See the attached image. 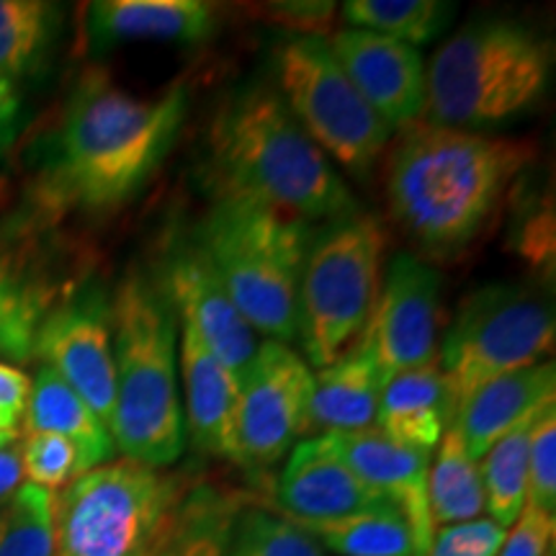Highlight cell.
<instances>
[{"label":"cell","mask_w":556,"mask_h":556,"mask_svg":"<svg viewBox=\"0 0 556 556\" xmlns=\"http://www.w3.org/2000/svg\"><path fill=\"white\" fill-rule=\"evenodd\" d=\"M186 109L184 88L139 99L103 75L83 78L45 155L41 201L86 214L124 206L170 152Z\"/></svg>","instance_id":"1"},{"label":"cell","mask_w":556,"mask_h":556,"mask_svg":"<svg viewBox=\"0 0 556 556\" xmlns=\"http://www.w3.org/2000/svg\"><path fill=\"white\" fill-rule=\"evenodd\" d=\"M533 155L526 139L413 124L389 152V206L409 238L451 253L482 232Z\"/></svg>","instance_id":"2"},{"label":"cell","mask_w":556,"mask_h":556,"mask_svg":"<svg viewBox=\"0 0 556 556\" xmlns=\"http://www.w3.org/2000/svg\"><path fill=\"white\" fill-rule=\"evenodd\" d=\"M214 197H238L315 222L358 212L330 157L299 127L281 96L248 86L222 103L208 129Z\"/></svg>","instance_id":"3"},{"label":"cell","mask_w":556,"mask_h":556,"mask_svg":"<svg viewBox=\"0 0 556 556\" xmlns=\"http://www.w3.org/2000/svg\"><path fill=\"white\" fill-rule=\"evenodd\" d=\"M176 328L157 278L129 266L111 296L116 400L109 433L116 454L152 469L176 464L186 446Z\"/></svg>","instance_id":"4"},{"label":"cell","mask_w":556,"mask_h":556,"mask_svg":"<svg viewBox=\"0 0 556 556\" xmlns=\"http://www.w3.org/2000/svg\"><path fill=\"white\" fill-rule=\"evenodd\" d=\"M312 238L307 222L238 197H214L197 227V248L258 336L291 345L296 299Z\"/></svg>","instance_id":"5"},{"label":"cell","mask_w":556,"mask_h":556,"mask_svg":"<svg viewBox=\"0 0 556 556\" xmlns=\"http://www.w3.org/2000/svg\"><path fill=\"white\" fill-rule=\"evenodd\" d=\"M548 73L552 52L531 29L513 21H479L430 60L426 111L438 127H495L539 103Z\"/></svg>","instance_id":"6"},{"label":"cell","mask_w":556,"mask_h":556,"mask_svg":"<svg viewBox=\"0 0 556 556\" xmlns=\"http://www.w3.org/2000/svg\"><path fill=\"white\" fill-rule=\"evenodd\" d=\"M189 486L129 458L86 471L54 497V556H152Z\"/></svg>","instance_id":"7"},{"label":"cell","mask_w":556,"mask_h":556,"mask_svg":"<svg viewBox=\"0 0 556 556\" xmlns=\"http://www.w3.org/2000/svg\"><path fill=\"white\" fill-rule=\"evenodd\" d=\"M384 245V229L361 208L312 229L296 299V340L309 366H330L364 332L379 296Z\"/></svg>","instance_id":"8"},{"label":"cell","mask_w":556,"mask_h":556,"mask_svg":"<svg viewBox=\"0 0 556 556\" xmlns=\"http://www.w3.org/2000/svg\"><path fill=\"white\" fill-rule=\"evenodd\" d=\"M554 309L520 283H490L458 307L443 338L441 371L456 409L486 381L531 368L554 348Z\"/></svg>","instance_id":"9"},{"label":"cell","mask_w":556,"mask_h":556,"mask_svg":"<svg viewBox=\"0 0 556 556\" xmlns=\"http://www.w3.org/2000/svg\"><path fill=\"white\" fill-rule=\"evenodd\" d=\"M281 99L312 142L353 176L366 178L392 139L381 119L348 80L325 37H299L276 50Z\"/></svg>","instance_id":"10"},{"label":"cell","mask_w":556,"mask_h":556,"mask_svg":"<svg viewBox=\"0 0 556 556\" xmlns=\"http://www.w3.org/2000/svg\"><path fill=\"white\" fill-rule=\"evenodd\" d=\"M315 374L291 345L263 340L240 379L235 464L266 471L281 462L307 433Z\"/></svg>","instance_id":"11"},{"label":"cell","mask_w":556,"mask_h":556,"mask_svg":"<svg viewBox=\"0 0 556 556\" xmlns=\"http://www.w3.org/2000/svg\"><path fill=\"white\" fill-rule=\"evenodd\" d=\"M34 356L45 361L103 426L111 428L116 400L114 332L111 299L101 287H86L54 302L37 330Z\"/></svg>","instance_id":"12"},{"label":"cell","mask_w":556,"mask_h":556,"mask_svg":"<svg viewBox=\"0 0 556 556\" xmlns=\"http://www.w3.org/2000/svg\"><path fill=\"white\" fill-rule=\"evenodd\" d=\"M441 274L409 253L389 261L377 304L361 340L371 351L384 384L409 368L428 366L438 353Z\"/></svg>","instance_id":"13"},{"label":"cell","mask_w":556,"mask_h":556,"mask_svg":"<svg viewBox=\"0 0 556 556\" xmlns=\"http://www.w3.org/2000/svg\"><path fill=\"white\" fill-rule=\"evenodd\" d=\"M180 323H189L208 351L242 379L258 353V332L240 315L197 242H176L157 278Z\"/></svg>","instance_id":"14"},{"label":"cell","mask_w":556,"mask_h":556,"mask_svg":"<svg viewBox=\"0 0 556 556\" xmlns=\"http://www.w3.org/2000/svg\"><path fill=\"white\" fill-rule=\"evenodd\" d=\"M328 47L361 99L392 131L417 124L426 111V65L415 47L351 26L332 34Z\"/></svg>","instance_id":"15"},{"label":"cell","mask_w":556,"mask_h":556,"mask_svg":"<svg viewBox=\"0 0 556 556\" xmlns=\"http://www.w3.org/2000/svg\"><path fill=\"white\" fill-rule=\"evenodd\" d=\"M325 448L338 456L361 482L384 495L405 513L420 556L428 554L433 541V523L428 510V471L433 454L402 446L379 428L353 430V433H323Z\"/></svg>","instance_id":"16"},{"label":"cell","mask_w":556,"mask_h":556,"mask_svg":"<svg viewBox=\"0 0 556 556\" xmlns=\"http://www.w3.org/2000/svg\"><path fill=\"white\" fill-rule=\"evenodd\" d=\"M389 505L394 503L361 482L338 456L325 448L319 435L299 441L289 451L287 464L276 479L274 510L299 526L358 516Z\"/></svg>","instance_id":"17"},{"label":"cell","mask_w":556,"mask_h":556,"mask_svg":"<svg viewBox=\"0 0 556 556\" xmlns=\"http://www.w3.org/2000/svg\"><path fill=\"white\" fill-rule=\"evenodd\" d=\"M178 364L186 392L184 426L199 451L235 464L238 458L235 422H238L240 379L201 343L189 323L178 319Z\"/></svg>","instance_id":"18"},{"label":"cell","mask_w":556,"mask_h":556,"mask_svg":"<svg viewBox=\"0 0 556 556\" xmlns=\"http://www.w3.org/2000/svg\"><path fill=\"white\" fill-rule=\"evenodd\" d=\"M556 400V366L541 361L531 368L505 374L479 387L456 409L454 426L467 454L479 462L500 438L533 422Z\"/></svg>","instance_id":"19"},{"label":"cell","mask_w":556,"mask_h":556,"mask_svg":"<svg viewBox=\"0 0 556 556\" xmlns=\"http://www.w3.org/2000/svg\"><path fill=\"white\" fill-rule=\"evenodd\" d=\"M217 31V9L204 0H99L88 5L86 34L93 50L124 41L197 45Z\"/></svg>","instance_id":"20"},{"label":"cell","mask_w":556,"mask_h":556,"mask_svg":"<svg viewBox=\"0 0 556 556\" xmlns=\"http://www.w3.org/2000/svg\"><path fill=\"white\" fill-rule=\"evenodd\" d=\"M451 422L454 400L438 361L402 371L381 389L377 428L394 443L433 454Z\"/></svg>","instance_id":"21"},{"label":"cell","mask_w":556,"mask_h":556,"mask_svg":"<svg viewBox=\"0 0 556 556\" xmlns=\"http://www.w3.org/2000/svg\"><path fill=\"white\" fill-rule=\"evenodd\" d=\"M381 389L384 379L374 364L371 351L364 340H358L330 366L317 368L307 430L353 433L377 428Z\"/></svg>","instance_id":"22"},{"label":"cell","mask_w":556,"mask_h":556,"mask_svg":"<svg viewBox=\"0 0 556 556\" xmlns=\"http://www.w3.org/2000/svg\"><path fill=\"white\" fill-rule=\"evenodd\" d=\"M50 433L67 438L80 458V475L103 467L116 454L109 428L52 368L41 366L31 379L24 409V435Z\"/></svg>","instance_id":"23"},{"label":"cell","mask_w":556,"mask_h":556,"mask_svg":"<svg viewBox=\"0 0 556 556\" xmlns=\"http://www.w3.org/2000/svg\"><path fill=\"white\" fill-rule=\"evenodd\" d=\"M248 497L193 482L152 556H227L232 523Z\"/></svg>","instance_id":"24"},{"label":"cell","mask_w":556,"mask_h":556,"mask_svg":"<svg viewBox=\"0 0 556 556\" xmlns=\"http://www.w3.org/2000/svg\"><path fill=\"white\" fill-rule=\"evenodd\" d=\"M428 471V510L433 531L482 518L484 486L477 462L467 454L458 430L451 426L438 443Z\"/></svg>","instance_id":"25"},{"label":"cell","mask_w":556,"mask_h":556,"mask_svg":"<svg viewBox=\"0 0 556 556\" xmlns=\"http://www.w3.org/2000/svg\"><path fill=\"white\" fill-rule=\"evenodd\" d=\"M302 528L340 556H420L405 513L394 505Z\"/></svg>","instance_id":"26"},{"label":"cell","mask_w":556,"mask_h":556,"mask_svg":"<svg viewBox=\"0 0 556 556\" xmlns=\"http://www.w3.org/2000/svg\"><path fill=\"white\" fill-rule=\"evenodd\" d=\"M531 426L526 422L500 441L482 456L479 477L484 486V510L490 520L503 526L505 531L516 523L528 500V438Z\"/></svg>","instance_id":"27"},{"label":"cell","mask_w":556,"mask_h":556,"mask_svg":"<svg viewBox=\"0 0 556 556\" xmlns=\"http://www.w3.org/2000/svg\"><path fill=\"white\" fill-rule=\"evenodd\" d=\"M343 18L351 29L415 47L443 31L451 18V5L441 0H348Z\"/></svg>","instance_id":"28"},{"label":"cell","mask_w":556,"mask_h":556,"mask_svg":"<svg viewBox=\"0 0 556 556\" xmlns=\"http://www.w3.org/2000/svg\"><path fill=\"white\" fill-rule=\"evenodd\" d=\"M54 5L41 0H0V78L34 73L54 34Z\"/></svg>","instance_id":"29"},{"label":"cell","mask_w":556,"mask_h":556,"mask_svg":"<svg viewBox=\"0 0 556 556\" xmlns=\"http://www.w3.org/2000/svg\"><path fill=\"white\" fill-rule=\"evenodd\" d=\"M227 556H323V546L294 520L248 500L232 523Z\"/></svg>","instance_id":"30"},{"label":"cell","mask_w":556,"mask_h":556,"mask_svg":"<svg viewBox=\"0 0 556 556\" xmlns=\"http://www.w3.org/2000/svg\"><path fill=\"white\" fill-rule=\"evenodd\" d=\"M54 492L21 484L0 500V556H54Z\"/></svg>","instance_id":"31"},{"label":"cell","mask_w":556,"mask_h":556,"mask_svg":"<svg viewBox=\"0 0 556 556\" xmlns=\"http://www.w3.org/2000/svg\"><path fill=\"white\" fill-rule=\"evenodd\" d=\"M54 287L47 278L0 294V358H34V340L47 312L54 307Z\"/></svg>","instance_id":"32"},{"label":"cell","mask_w":556,"mask_h":556,"mask_svg":"<svg viewBox=\"0 0 556 556\" xmlns=\"http://www.w3.org/2000/svg\"><path fill=\"white\" fill-rule=\"evenodd\" d=\"M21 456V477L26 484L41 486V490H60L80 477L78 448L67 438L50 433L24 435L18 446Z\"/></svg>","instance_id":"33"},{"label":"cell","mask_w":556,"mask_h":556,"mask_svg":"<svg viewBox=\"0 0 556 556\" xmlns=\"http://www.w3.org/2000/svg\"><path fill=\"white\" fill-rule=\"evenodd\" d=\"M526 505L556 518V405L546 407L531 426Z\"/></svg>","instance_id":"34"},{"label":"cell","mask_w":556,"mask_h":556,"mask_svg":"<svg viewBox=\"0 0 556 556\" xmlns=\"http://www.w3.org/2000/svg\"><path fill=\"white\" fill-rule=\"evenodd\" d=\"M507 531L490 518L443 526L433 533L426 556H497Z\"/></svg>","instance_id":"35"},{"label":"cell","mask_w":556,"mask_h":556,"mask_svg":"<svg viewBox=\"0 0 556 556\" xmlns=\"http://www.w3.org/2000/svg\"><path fill=\"white\" fill-rule=\"evenodd\" d=\"M556 518L526 505L516 523L507 528L505 544L497 556H554Z\"/></svg>","instance_id":"36"},{"label":"cell","mask_w":556,"mask_h":556,"mask_svg":"<svg viewBox=\"0 0 556 556\" xmlns=\"http://www.w3.org/2000/svg\"><path fill=\"white\" fill-rule=\"evenodd\" d=\"M270 9V16L294 31H304V37H323L336 16V3H278Z\"/></svg>","instance_id":"37"},{"label":"cell","mask_w":556,"mask_h":556,"mask_svg":"<svg viewBox=\"0 0 556 556\" xmlns=\"http://www.w3.org/2000/svg\"><path fill=\"white\" fill-rule=\"evenodd\" d=\"M31 379L9 364H0V428H16L29 400Z\"/></svg>","instance_id":"38"},{"label":"cell","mask_w":556,"mask_h":556,"mask_svg":"<svg viewBox=\"0 0 556 556\" xmlns=\"http://www.w3.org/2000/svg\"><path fill=\"white\" fill-rule=\"evenodd\" d=\"M34 281H39V276L31 274L24 258L9 253V250H0V294H5V291H13V289H21V287H26V283H34Z\"/></svg>","instance_id":"39"},{"label":"cell","mask_w":556,"mask_h":556,"mask_svg":"<svg viewBox=\"0 0 556 556\" xmlns=\"http://www.w3.org/2000/svg\"><path fill=\"white\" fill-rule=\"evenodd\" d=\"M21 456L18 446L0 448V500L11 497L21 486Z\"/></svg>","instance_id":"40"},{"label":"cell","mask_w":556,"mask_h":556,"mask_svg":"<svg viewBox=\"0 0 556 556\" xmlns=\"http://www.w3.org/2000/svg\"><path fill=\"white\" fill-rule=\"evenodd\" d=\"M16 114H18L16 90H13L11 83H5V86H0V150H3L5 142H9Z\"/></svg>","instance_id":"41"},{"label":"cell","mask_w":556,"mask_h":556,"mask_svg":"<svg viewBox=\"0 0 556 556\" xmlns=\"http://www.w3.org/2000/svg\"><path fill=\"white\" fill-rule=\"evenodd\" d=\"M18 435H21V433H18L16 428H0V448L16 446Z\"/></svg>","instance_id":"42"},{"label":"cell","mask_w":556,"mask_h":556,"mask_svg":"<svg viewBox=\"0 0 556 556\" xmlns=\"http://www.w3.org/2000/svg\"><path fill=\"white\" fill-rule=\"evenodd\" d=\"M5 83H9V80H5V78H0V86H5ZM11 86H13V83H11Z\"/></svg>","instance_id":"43"}]
</instances>
